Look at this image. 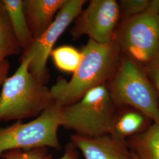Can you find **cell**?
Instances as JSON below:
<instances>
[{"mask_svg":"<svg viewBox=\"0 0 159 159\" xmlns=\"http://www.w3.org/2000/svg\"><path fill=\"white\" fill-rule=\"evenodd\" d=\"M81 51L82 61L71 78H58L50 89L54 102L61 107L78 102L91 89L106 84L119 63L120 50L115 40L99 44L89 40Z\"/></svg>","mask_w":159,"mask_h":159,"instance_id":"6da1fadb","label":"cell"},{"mask_svg":"<svg viewBox=\"0 0 159 159\" xmlns=\"http://www.w3.org/2000/svg\"><path fill=\"white\" fill-rule=\"evenodd\" d=\"M20 66L2 83L0 122L37 117L54 102L50 89L30 70L33 56L24 52Z\"/></svg>","mask_w":159,"mask_h":159,"instance_id":"7a4b0ae2","label":"cell"},{"mask_svg":"<svg viewBox=\"0 0 159 159\" xmlns=\"http://www.w3.org/2000/svg\"><path fill=\"white\" fill-rule=\"evenodd\" d=\"M107 86L98 85L89 90L78 102L60 110V127L82 136L108 134L116 109Z\"/></svg>","mask_w":159,"mask_h":159,"instance_id":"3957f363","label":"cell"},{"mask_svg":"<svg viewBox=\"0 0 159 159\" xmlns=\"http://www.w3.org/2000/svg\"><path fill=\"white\" fill-rule=\"evenodd\" d=\"M116 107L129 106L159 122L157 93L144 70L125 56L117 67L107 87Z\"/></svg>","mask_w":159,"mask_h":159,"instance_id":"277c9868","label":"cell"},{"mask_svg":"<svg viewBox=\"0 0 159 159\" xmlns=\"http://www.w3.org/2000/svg\"><path fill=\"white\" fill-rule=\"evenodd\" d=\"M61 107L54 103L35 119L21 120L0 128V155L11 150H29L36 148L61 149L57 131L60 127Z\"/></svg>","mask_w":159,"mask_h":159,"instance_id":"5b68a950","label":"cell"},{"mask_svg":"<svg viewBox=\"0 0 159 159\" xmlns=\"http://www.w3.org/2000/svg\"><path fill=\"white\" fill-rule=\"evenodd\" d=\"M114 40L120 51L144 67L159 54V15L147 10L123 20Z\"/></svg>","mask_w":159,"mask_h":159,"instance_id":"8992f818","label":"cell"},{"mask_svg":"<svg viewBox=\"0 0 159 159\" xmlns=\"http://www.w3.org/2000/svg\"><path fill=\"white\" fill-rule=\"evenodd\" d=\"M120 18L117 1L91 0L74 20L70 33L74 40L85 35L97 43H108L114 40Z\"/></svg>","mask_w":159,"mask_h":159,"instance_id":"52a82bcc","label":"cell"},{"mask_svg":"<svg viewBox=\"0 0 159 159\" xmlns=\"http://www.w3.org/2000/svg\"><path fill=\"white\" fill-rule=\"evenodd\" d=\"M85 2L84 0H67L51 25L24 51L33 56L30 70L43 83L45 84L48 79L47 62L54 46L65 30L80 14Z\"/></svg>","mask_w":159,"mask_h":159,"instance_id":"ba28073f","label":"cell"},{"mask_svg":"<svg viewBox=\"0 0 159 159\" xmlns=\"http://www.w3.org/2000/svg\"><path fill=\"white\" fill-rule=\"evenodd\" d=\"M70 142L81 151L85 159H134L125 141L108 134L93 137L74 134Z\"/></svg>","mask_w":159,"mask_h":159,"instance_id":"9c48e42d","label":"cell"},{"mask_svg":"<svg viewBox=\"0 0 159 159\" xmlns=\"http://www.w3.org/2000/svg\"><path fill=\"white\" fill-rule=\"evenodd\" d=\"M153 121L141 111L129 106L117 107L111 120L108 134L126 141L146 130Z\"/></svg>","mask_w":159,"mask_h":159,"instance_id":"30bf717a","label":"cell"},{"mask_svg":"<svg viewBox=\"0 0 159 159\" xmlns=\"http://www.w3.org/2000/svg\"><path fill=\"white\" fill-rule=\"evenodd\" d=\"M67 0H26L24 7L34 40L44 33L54 21Z\"/></svg>","mask_w":159,"mask_h":159,"instance_id":"8fae6325","label":"cell"},{"mask_svg":"<svg viewBox=\"0 0 159 159\" xmlns=\"http://www.w3.org/2000/svg\"><path fill=\"white\" fill-rule=\"evenodd\" d=\"M12 31L21 50L27 49L34 41L24 11L23 0H2Z\"/></svg>","mask_w":159,"mask_h":159,"instance_id":"7c38bea8","label":"cell"},{"mask_svg":"<svg viewBox=\"0 0 159 159\" xmlns=\"http://www.w3.org/2000/svg\"><path fill=\"white\" fill-rule=\"evenodd\" d=\"M125 142L137 159H159V122H153L146 130Z\"/></svg>","mask_w":159,"mask_h":159,"instance_id":"4fadbf2b","label":"cell"},{"mask_svg":"<svg viewBox=\"0 0 159 159\" xmlns=\"http://www.w3.org/2000/svg\"><path fill=\"white\" fill-rule=\"evenodd\" d=\"M21 50L0 0V64L7 60V57L20 54Z\"/></svg>","mask_w":159,"mask_h":159,"instance_id":"5bb4252c","label":"cell"},{"mask_svg":"<svg viewBox=\"0 0 159 159\" xmlns=\"http://www.w3.org/2000/svg\"><path fill=\"white\" fill-rule=\"evenodd\" d=\"M50 56L59 70L73 74L79 67L83 57L82 51L68 45L54 48Z\"/></svg>","mask_w":159,"mask_h":159,"instance_id":"9a60e30c","label":"cell"},{"mask_svg":"<svg viewBox=\"0 0 159 159\" xmlns=\"http://www.w3.org/2000/svg\"><path fill=\"white\" fill-rule=\"evenodd\" d=\"M150 0H121L119 2L120 15L125 20L140 15L148 10Z\"/></svg>","mask_w":159,"mask_h":159,"instance_id":"2e32d148","label":"cell"},{"mask_svg":"<svg viewBox=\"0 0 159 159\" xmlns=\"http://www.w3.org/2000/svg\"><path fill=\"white\" fill-rule=\"evenodd\" d=\"M4 159H52L48 148H36L29 150H11L0 155Z\"/></svg>","mask_w":159,"mask_h":159,"instance_id":"e0dca14e","label":"cell"},{"mask_svg":"<svg viewBox=\"0 0 159 159\" xmlns=\"http://www.w3.org/2000/svg\"><path fill=\"white\" fill-rule=\"evenodd\" d=\"M143 69L157 93L159 104V54Z\"/></svg>","mask_w":159,"mask_h":159,"instance_id":"ac0fdd59","label":"cell"},{"mask_svg":"<svg viewBox=\"0 0 159 159\" xmlns=\"http://www.w3.org/2000/svg\"><path fill=\"white\" fill-rule=\"evenodd\" d=\"M59 159H80L77 148L71 142L68 143L64 148L62 157Z\"/></svg>","mask_w":159,"mask_h":159,"instance_id":"d6986e66","label":"cell"},{"mask_svg":"<svg viewBox=\"0 0 159 159\" xmlns=\"http://www.w3.org/2000/svg\"><path fill=\"white\" fill-rule=\"evenodd\" d=\"M10 68V64L7 60H4L0 64V86L2 84L3 81L7 78Z\"/></svg>","mask_w":159,"mask_h":159,"instance_id":"ffe728a7","label":"cell"},{"mask_svg":"<svg viewBox=\"0 0 159 159\" xmlns=\"http://www.w3.org/2000/svg\"><path fill=\"white\" fill-rule=\"evenodd\" d=\"M148 10L159 15V0H150Z\"/></svg>","mask_w":159,"mask_h":159,"instance_id":"44dd1931","label":"cell"},{"mask_svg":"<svg viewBox=\"0 0 159 159\" xmlns=\"http://www.w3.org/2000/svg\"><path fill=\"white\" fill-rule=\"evenodd\" d=\"M133 157H134V159H137L136 156L133 153Z\"/></svg>","mask_w":159,"mask_h":159,"instance_id":"7402d4cb","label":"cell"}]
</instances>
